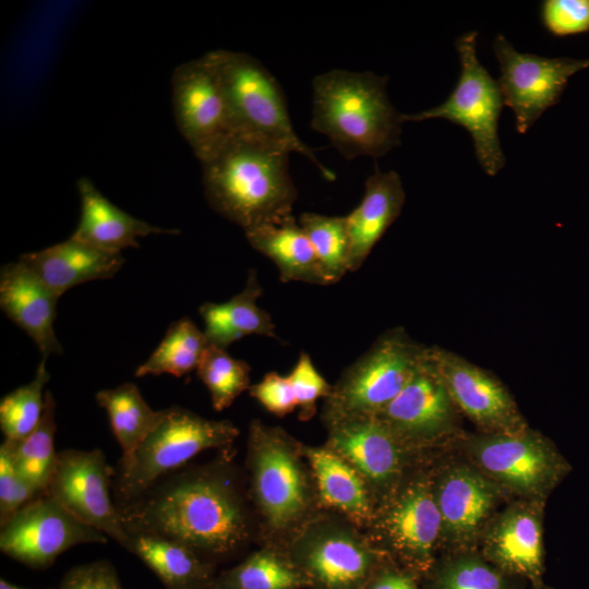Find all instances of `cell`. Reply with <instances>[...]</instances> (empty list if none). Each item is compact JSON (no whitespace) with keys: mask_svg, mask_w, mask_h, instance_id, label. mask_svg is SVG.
<instances>
[{"mask_svg":"<svg viewBox=\"0 0 589 589\" xmlns=\"http://www.w3.org/2000/svg\"><path fill=\"white\" fill-rule=\"evenodd\" d=\"M236 473L226 459L163 477L133 501L117 505L129 534L181 543L215 562L239 552L251 536Z\"/></svg>","mask_w":589,"mask_h":589,"instance_id":"1","label":"cell"},{"mask_svg":"<svg viewBox=\"0 0 589 589\" xmlns=\"http://www.w3.org/2000/svg\"><path fill=\"white\" fill-rule=\"evenodd\" d=\"M289 152L235 136L202 164L206 201L243 231L292 215L298 193L289 173Z\"/></svg>","mask_w":589,"mask_h":589,"instance_id":"2","label":"cell"},{"mask_svg":"<svg viewBox=\"0 0 589 589\" xmlns=\"http://www.w3.org/2000/svg\"><path fill=\"white\" fill-rule=\"evenodd\" d=\"M387 76L330 70L312 81L311 128L347 159L378 158L400 144L401 115L388 99Z\"/></svg>","mask_w":589,"mask_h":589,"instance_id":"3","label":"cell"},{"mask_svg":"<svg viewBox=\"0 0 589 589\" xmlns=\"http://www.w3.org/2000/svg\"><path fill=\"white\" fill-rule=\"evenodd\" d=\"M205 55L224 89L236 136L298 153L310 159L326 179L335 178L299 139L283 89L259 60L245 52L227 49H215Z\"/></svg>","mask_w":589,"mask_h":589,"instance_id":"4","label":"cell"},{"mask_svg":"<svg viewBox=\"0 0 589 589\" xmlns=\"http://www.w3.org/2000/svg\"><path fill=\"white\" fill-rule=\"evenodd\" d=\"M238 434L230 421L205 419L182 407L164 409L161 420L140 446L119 459L112 480L116 505L133 501L203 450H228Z\"/></svg>","mask_w":589,"mask_h":589,"instance_id":"5","label":"cell"},{"mask_svg":"<svg viewBox=\"0 0 589 589\" xmlns=\"http://www.w3.org/2000/svg\"><path fill=\"white\" fill-rule=\"evenodd\" d=\"M477 36L476 31H470L456 40L460 73L447 99L436 107L401 115V120L445 119L462 127L472 137L481 168L493 177L506 163L498 137V120L504 101L498 82L478 59Z\"/></svg>","mask_w":589,"mask_h":589,"instance_id":"6","label":"cell"},{"mask_svg":"<svg viewBox=\"0 0 589 589\" xmlns=\"http://www.w3.org/2000/svg\"><path fill=\"white\" fill-rule=\"evenodd\" d=\"M464 449L472 466L521 500L544 502L570 469L548 438L528 428L470 436Z\"/></svg>","mask_w":589,"mask_h":589,"instance_id":"7","label":"cell"},{"mask_svg":"<svg viewBox=\"0 0 589 589\" xmlns=\"http://www.w3.org/2000/svg\"><path fill=\"white\" fill-rule=\"evenodd\" d=\"M424 351L402 329L385 333L333 386L325 420L377 416L412 377Z\"/></svg>","mask_w":589,"mask_h":589,"instance_id":"8","label":"cell"},{"mask_svg":"<svg viewBox=\"0 0 589 589\" xmlns=\"http://www.w3.org/2000/svg\"><path fill=\"white\" fill-rule=\"evenodd\" d=\"M248 466L253 497L265 522L285 530L310 504L308 478L297 445L280 429L255 420L250 425Z\"/></svg>","mask_w":589,"mask_h":589,"instance_id":"9","label":"cell"},{"mask_svg":"<svg viewBox=\"0 0 589 589\" xmlns=\"http://www.w3.org/2000/svg\"><path fill=\"white\" fill-rule=\"evenodd\" d=\"M171 101L178 130L201 164L236 136L224 89L206 55L173 70Z\"/></svg>","mask_w":589,"mask_h":589,"instance_id":"10","label":"cell"},{"mask_svg":"<svg viewBox=\"0 0 589 589\" xmlns=\"http://www.w3.org/2000/svg\"><path fill=\"white\" fill-rule=\"evenodd\" d=\"M115 468L100 449H64L45 493L82 522L95 528L128 550L127 532L110 490Z\"/></svg>","mask_w":589,"mask_h":589,"instance_id":"11","label":"cell"},{"mask_svg":"<svg viewBox=\"0 0 589 589\" xmlns=\"http://www.w3.org/2000/svg\"><path fill=\"white\" fill-rule=\"evenodd\" d=\"M493 50L501 70L498 85L503 101L512 109L520 134L560 101L575 73L589 68V59L518 52L501 34L493 41Z\"/></svg>","mask_w":589,"mask_h":589,"instance_id":"12","label":"cell"},{"mask_svg":"<svg viewBox=\"0 0 589 589\" xmlns=\"http://www.w3.org/2000/svg\"><path fill=\"white\" fill-rule=\"evenodd\" d=\"M108 537L82 522L43 493L0 529V550L32 568H49L63 552L84 543H107Z\"/></svg>","mask_w":589,"mask_h":589,"instance_id":"13","label":"cell"},{"mask_svg":"<svg viewBox=\"0 0 589 589\" xmlns=\"http://www.w3.org/2000/svg\"><path fill=\"white\" fill-rule=\"evenodd\" d=\"M289 557L311 589H364L381 564L377 553L358 534L333 524L308 529Z\"/></svg>","mask_w":589,"mask_h":589,"instance_id":"14","label":"cell"},{"mask_svg":"<svg viewBox=\"0 0 589 589\" xmlns=\"http://www.w3.org/2000/svg\"><path fill=\"white\" fill-rule=\"evenodd\" d=\"M380 532L392 552L412 573L428 572L441 542V516L433 480L418 477L401 486L384 507Z\"/></svg>","mask_w":589,"mask_h":589,"instance_id":"15","label":"cell"},{"mask_svg":"<svg viewBox=\"0 0 589 589\" xmlns=\"http://www.w3.org/2000/svg\"><path fill=\"white\" fill-rule=\"evenodd\" d=\"M441 542L460 551L481 539L505 492L470 462L446 466L433 480Z\"/></svg>","mask_w":589,"mask_h":589,"instance_id":"16","label":"cell"},{"mask_svg":"<svg viewBox=\"0 0 589 589\" xmlns=\"http://www.w3.org/2000/svg\"><path fill=\"white\" fill-rule=\"evenodd\" d=\"M455 405L430 357L429 348L412 377L377 414L407 446L437 441L455 430Z\"/></svg>","mask_w":589,"mask_h":589,"instance_id":"17","label":"cell"},{"mask_svg":"<svg viewBox=\"0 0 589 589\" xmlns=\"http://www.w3.org/2000/svg\"><path fill=\"white\" fill-rule=\"evenodd\" d=\"M429 353L455 407L483 433L528 428L513 397L495 377L447 350L429 348Z\"/></svg>","mask_w":589,"mask_h":589,"instance_id":"18","label":"cell"},{"mask_svg":"<svg viewBox=\"0 0 589 589\" xmlns=\"http://www.w3.org/2000/svg\"><path fill=\"white\" fill-rule=\"evenodd\" d=\"M328 448L348 461L377 491L394 488L401 476L407 445L376 417L326 420Z\"/></svg>","mask_w":589,"mask_h":589,"instance_id":"19","label":"cell"},{"mask_svg":"<svg viewBox=\"0 0 589 589\" xmlns=\"http://www.w3.org/2000/svg\"><path fill=\"white\" fill-rule=\"evenodd\" d=\"M543 502L519 500L495 515L482 537V556L505 575L539 582L544 567Z\"/></svg>","mask_w":589,"mask_h":589,"instance_id":"20","label":"cell"},{"mask_svg":"<svg viewBox=\"0 0 589 589\" xmlns=\"http://www.w3.org/2000/svg\"><path fill=\"white\" fill-rule=\"evenodd\" d=\"M58 299L22 261L9 263L1 268V310L34 340L45 359L51 353H62L53 329Z\"/></svg>","mask_w":589,"mask_h":589,"instance_id":"21","label":"cell"},{"mask_svg":"<svg viewBox=\"0 0 589 589\" xmlns=\"http://www.w3.org/2000/svg\"><path fill=\"white\" fill-rule=\"evenodd\" d=\"M406 200L399 175L376 166L366 179L361 202L346 215L349 237V272H356L399 216Z\"/></svg>","mask_w":589,"mask_h":589,"instance_id":"22","label":"cell"},{"mask_svg":"<svg viewBox=\"0 0 589 589\" xmlns=\"http://www.w3.org/2000/svg\"><path fill=\"white\" fill-rule=\"evenodd\" d=\"M20 261L58 298L80 284L111 278L124 263L121 253L103 251L72 237L49 248L25 253Z\"/></svg>","mask_w":589,"mask_h":589,"instance_id":"23","label":"cell"},{"mask_svg":"<svg viewBox=\"0 0 589 589\" xmlns=\"http://www.w3.org/2000/svg\"><path fill=\"white\" fill-rule=\"evenodd\" d=\"M81 199L79 225L71 236L91 247L111 253L139 248L137 238L149 235L178 233L176 229L152 226L120 209L105 197L87 178H80Z\"/></svg>","mask_w":589,"mask_h":589,"instance_id":"24","label":"cell"},{"mask_svg":"<svg viewBox=\"0 0 589 589\" xmlns=\"http://www.w3.org/2000/svg\"><path fill=\"white\" fill-rule=\"evenodd\" d=\"M250 245L274 262L283 283L330 285L314 249L293 215L244 231Z\"/></svg>","mask_w":589,"mask_h":589,"instance_id":"25","label":"cell"},{"mask_svg":"<svg viewBox=\"0 0 589 589\" xmlns=\"http://www.w3.org/2000/svg\"><path fill=\"white\" fill-rule=\"evenodd\" d=\"M261 294L257 274L255 269H250L241 292L226 302L203 303L199 312L208 344L227 349L233 341L249 335L278 339L271 315L256 303Z\"/></svg>","mask_w":589,"mask_h":589,"instance_id":"26","label":"cell"},{"mask_svg":"<svg viewBox=\"0 0 589 589\" xmlns=\"http://www.w3.org/2000/svg\"><path fill=\"white\" fill-rule=\"evenodd\" d=\"M128 552L137 556L166 589H208L215 564L188 546L151 534H130Z\"/></svg>","mask_w":589,"mask_h":589,"instance_id":"27","label":"cell"},{"mask_svg":"<svg viewBox=\"0 0 589 589\" xmlns=\"http://www.w3.org/2000/svg\"><path fill=\"white\" fill-rule=\"evenodd\" d=\"M321 501L328 507L363 521L372 516L369 486L361 474L328 447L304 448Z\"/></svg>","mask_w":589,"mask_h":589,"instance_id":"28","label":"cell"},{"mask_svg":"<svg viewBox=\"0 0 589 589\" xmlns=\"http://www.w3.org/2000/svg\"><path fill=\"white\" fill-rule=\"evenodd\" d=\"M96 401L107 411L122 456L133 453L156 428L164 414V409L153 410L141 395L139 387L129 382L97 392Z\"/></svg>","mask_w":589,"mask_h":589,"instance_id":"29","label":"cell"},{"mask_svg":"<svg viewBox=\"0 0 589 589\" xmlns=\"http://www.w3.org/2000/svg\"><path fill=\"white\" fill-rule=\"evenodd\" d=\"M309 581L289 555L261 550L215 576L208 589H303Z\"/></svg>","mask_w":589,"mask_h":589,"instance_id":"30","label":"cell"},{"mask_svg":"<svg viewBox=\"0 0 589 589\" xmlns=\"http://www.w3.org/2000/svg\"><path fill=\"white\" fill-rule=\"evenodd\" d=\"M203 330L188 317L171 323L163 340L134 375L171 374L180 377L196 370L208 347Z\"/></svg>","mask_w":589,"mask_h":589,"instance_id":"31","label":"cell"},{"mask_svg":"<svg viewBox=\"0 0 589 589\" xmlns=\"http://www.w3.org/2000/svg\"><path fill=\"white\" fill-rule=\"evenodd\" d=\"M56 401L50 390L45 392V405L37 428L14 443V462L21 476L39 492L45 493L52 477L58 453L55 450Z\"/></svg>","mask_w":589,"mask_h":589,"instance_id":"32","label":"cell"},{"mask_svg":"<svg viewBox=\"0 0 589 589\" xmlns=\"http://www.w3.org/2000/svg\"><path fill=\"white\" fill-rule=\"evenodd\" d=\"M299 224L308 236L330 285L349 272V237L346 216L303 213Z\"/></svg>","mask_w":589,"mask_h":589,"instance_id":"33","label":"cell"},{"mask_svg":"<svg viewBox=\"0 0 589 589\" xmlns=\"http://www.w3.org/2000/svg\"><path fill=\"white\" fill-rule=\"evenodd\" d=\"M41 358L34 378L5 395L0 401V428L4 440L19 442L39 424L45 405L44 386L49 380Z\"/></svg>","mask_w":589,"mask_h":589,"instance_id":"34","label":"cell"},{"mask_svg":"<svg viewBox=\"0 0 589 589\" xmlns=\"http://www.w3.org/2000/svg\"><path fill=\"white\" fill-rule=\"evenodd\" d=\"M250 365L232 358L226 349L208 345L196 373L211 394L212 406L221 411L250 388Z\"/></svg>","mask_w":589,"mask_h":589,"instance_id":"35","label":"cell"},{"mask_svg":"<svg viewBox=\"0 0 589 589\" xmlns=\"http://www.w3.org/2000/svg\"><path fill=\"white\" fill-rule=\"evenodd\" d=\"M428 589H514L503 572L482 554L467 550L443 562Z\"/></svg>","mask_w":589,"mask_h":589,"instance_id":"36","label":"cell"},{"mask_svg":"<svg viewBox=\"0 0 589 589\" xmlns=\"http://www.w3.org/2000/svg\"><path fill=\"white\" fill-rule=\"evenodd\" d=\"M14 443L4 440L0 445V527L43 494L17 471L13 456Z\"/></svg>","mask_w":589,"mask_h":589,"instance_id":"37","label":"cell"},{"mask_svg":"<svg viewBox=\"0 0 589 589\" xmlns=\"http://www.w3.org/2000/svg\"><path fill=\"white\" fill-rule=\"evenodd\" d=\"M287 376L300 408V419H310L315 412L316 400L322 397L327 398L333 386L316 370L306 352L300 353L298 361Z\"/></svg>","mask_w":589,"mask_h":589,"instance_id":"38","label":"cell"},{"mask_svg":"<svg viewBox=\"0 0 589 589\" xmlns=\"http://www.w3.org/2000/svg\"><path fill=\"white\" fill-rule=\"evenodd\" d=\"M541 20L555 36L589 31V0H545L541 5Z\"/></svg>","mask_w":589,"mask_h":589,"instance_id":"39","label":"cell"},{"mask_svg":"<svg viewBox=\"0 0 589 589\" xmlns=\"http://www.w3.org/2000/svg\"><path fill=\"white\" fill-rule=\"evenodd\" d=\"M56 589H124L115 566L107 560L71 567Z\"/></svg>","mask_w":589,"mask_h":589,"instance_id":"40","label":"cell"},{"mask_svg":"<svg viewBox=\"0 0 589 589\" xmlns=\"http://www.w3.org/2000/svg\"><path fill=\"white\" fill-rule=\"evenodd\" d=\"M249 392L265 409L278 417L298 407L288 376L277 372L266 373L260 383L250 386Z\"/></svg>","mask_w":589,"mask_h":589,"instance_id":"41","label":"cell"},{"mask_svg":"<svg viewBox=\"0 0 589 589\" xmlns=\"http://www.w3.org/2000/svg\"><path fill=\"white\" fill-rule=\"evenodd\" d=\"M364 589H420L414 573L407 568L383 565L375 569Z\"/></svg>","mask_w":589,"mask_h":589,"instance_id":"42","label":"cell"},{"mask_svg":"<svg viewBox=\"0 0 589 589\" xmlns=\"http://www.w3.org/2000/svg\"><path fill=\"white\" fill-rule=\"evenodd\" d=\"M0 589H28V588L19 587L16 585L11 584L8 580L1 578L0 579Z\"/></svg>","mask_w":589,"mask_h":589,"instance_id":"43","label":"cell"},{"mask_svg":"<svg viewBox=\"0 0 589 589\" xmlns=\"http://www.w3.org/2000/svg\"><path fill=\"white\" fill-rule=\"evenodd\" d=\"M545 589H549V588H545Z\"/></svg>","mask_w":589,"mask_h":589,"instance_id":"44","label":"cell"}]
</instances>
